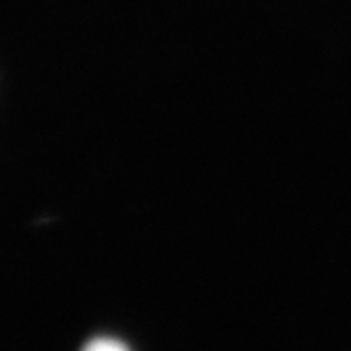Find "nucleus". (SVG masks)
Listing matches in <instances>:
<instances>
[{
  "mask_svg": "<svg viewBox=\"0 0 351 351\" xmlns=\"http://www.w3.org/2000/svg\"><path fill=\"white\" fill-rule=\"evenodd\" d=\"M82 351H128L119 340H112V338H96L91 340L89 345L82 349Z\"/></svg>",
  "mask_w": 351,
  "mask_h": 351,
  "instance_id": "1",
  "label": "nucleus"
}]
</instances>
